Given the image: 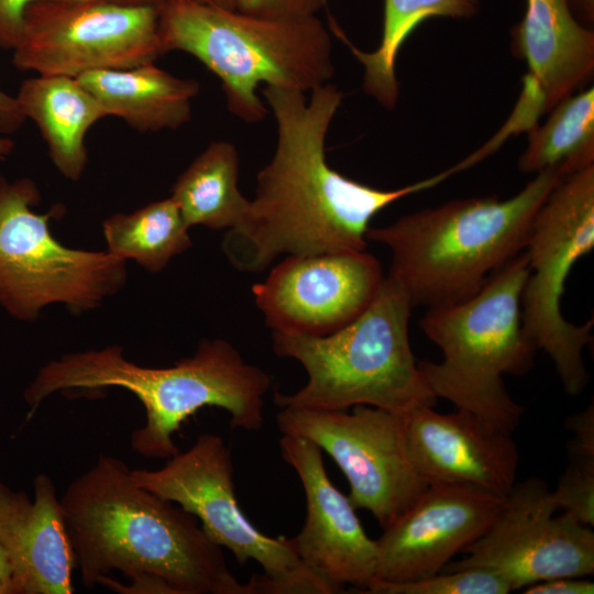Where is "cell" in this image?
Listing matches in <instances>:
<instances>
[{
    "mask_svg": "<svg viewBox=\"0 0 594 594\" xmlns=\"http://www.w3.org/2000/svg\"><path fill=\"white\" fill-rule=\"evenodd\" d=\"M306 92L264 86L276 122L274 154L222 251L232 266L258 273L276 257L365 251L372 219L393 202L430 188L448 170L398 189H380L333 169L326 139L343 92L330 82Z\"/></svg>",
    "mask_w": 594,
    "mask_h": 594,
    "instance_id": "cell-1",
    "label": "cell"
},
{
    "mask_svg": "<svg viewBox=\"0 0 594 594\" xmlns=\"http://www.w3.org/2000/svg\"><path fill=\"white\" fill-rule=\"evenodd\" d=\"M61 504L87 587L99 582L120 593L254 594L198 519L136 485L120 459L100 454L66 487Z\"/></svg>",
    "mask_w": 594,
    "mask_h": 594,
    "instance_id": "cell-2",
    "label": "cell"
},
{
    "mask_svg": "<svg viewBox=\"0 0 594 594\" xmlns=\"http://www.w3.org/2000/svg\"><path fill=\"white\" fill-rule=\"evenodd\" d=\"M271 383L230 342L205 339L193 356L161 369L127 360L119 345L65 354L38 370L23 397L33 413L55 392L124 388L139 398L146 414L144 426L131 435L132 450L144 458L168 460L179 452L174 435L204 407L228 411L232 428L260 430Z\"/></svg>",
    "mask_w": 594,
    "mask_h": 594,
    "instance_id": "cell-3",
    "label": "cell"
},
{
    "mask_svg": "<svg viewBox=\"0 0 594 594\" xmlns=\"http://www.w3.org/2000/svg\"><path fill=\"white\" fill-rule=\"evenodd\" d=\"M564 177L560 168H549L510 198L448 201L384 227H370L366 240L389 249L388 276L414 307L459 304L525 251L537 211Z\"/></svg>",
    "mask_w": 594,
    "mask_h": 594,
    "instance_id": "cell-4",
    "label": "cell"
},
{
    "mask_svg": "<svg viewBox=\"0 0 594 594\" xmlns=\"http://www.w3.org/2000/svg\"><path fill=\"white\" fill-rule=\"evenodd\" d=\"M164 54L193 55L221 81L228 110L248 123L265 119L261 85L310 92L334 76L330 33L317 16L267 19L169 0L160 9Z\"/></svg>",
    "mask_w": 594,
    "mask_h": 594,
    "instance_id": "cell-5",
    "label": "cell"
},
{
    "mask_svg": "<svg viewBox=\"0 0 594 594\" xmlns=\"http://www.w3.org/2000/svg\"><path fill=\"white\" fill-rule=\"evenodd\" d=\"M414 308L404 288L383 278L370 306L353 321L322 337L272 332L273 350L298 361L308 381L293 394H274L279 408L346 410L365 405L405 414L432 406L409 343Z\"/></svg>",
    "mask_w": 594,
    "mask_h": 594,
    "instance_id": "cell-6",
    "label": "cell"
},
{
    "mask_svg": "<svg viewBox=\"0 0 594 594\" xmlns=\"http://www.w3.org/2000/svg\"><path fill=\"white\" fill-rule=\"evenodd\" d=\"M529 273L524 251L494 273L474 296L429 308L419 322L443 353L440 363L417 361L433 395L510 436L524 408L512 398L503 377L529 372L537 350L526 337L521 320V294Z\"/></svg>",
    "mask_w": 594,
    "mask_h": 594,
    "instance_id": "cell-7",
    "label": "cell"
},
{
    "mask_svg": "<svg viewBox=\"0 0 594 594\" xmlns=\"http://www.w3.org/2000/svg\"><path fill=\"white\" fill-rule=\"evenodd\" d=\"M41 193L30 178L0 177V306L13 318L34 320L62 304L79 314L100 306L125 284V261L108 251L70 249L52 234L55 205L36 213Z\"/></svg>",
    "mask_w": 594,
    "mask_h": 594,
    "instance_id": "cell-8",
    "label": "cell"
},
{
    "mask_svg": "<svg viewBox=\"0 0 594 594\" xmlns=\"http://www.w3.org/2000/svg\"><path fill=\"white\" fill-rule=\"evenodd\" d=\"M131 476L140 487L193 514L239 564L258 563L264 573L249 580L254 594L340 592L298 558L290 539L266 536L248 519L235 496L231 451L220 436L202 433L163 468L131 470Z\"/></svg>",
    "mask_w": 594,
    "mask_h": 594,
    "instance_id": "cell-9",
    "label": "cell"
},
{
    "mask_svg": "<svg viewBox=\"0 0 594 594\" xmlns=\"http://www.w3.org/2000/svg\"><path fill=\"white\" fill-rule=\"evenodd\" d=\"M594 248V164L560 180L537 211L527 240L530 273L521 294L526 337L552 360L563 388L576 396L588 382L583 350L593 320L574 324L561 311L569 273Z\"/></svg>",
    "mask_w": 594,
    "mask_h": 594,
    "instance_id": "cell-10",
    "label": "cell"
},
{
    "mask_svg": "<svg viewBox=\"0 0 594 594\" xmlns=\"http://www.w3.org/2000/svg\"><path fill=\"white\" fill-rule=\"evenodd\" d=\"M276 422L282 435L308 439L330 455L349 482L353 507L369 510L383 529L429 486L409 458L403 414L365 405L352 413L287 407Z\"/></svg>",
    "mask_w": 594,
    "mask_h": 594,
    "instance_id": "cell-11",
    "label": "cell"
},
{
    "mask_svg": "<svg viewBox=\"0 0 594 594\" xmlns=\"http://www.w3.org/2000/svg\"><path fill=\"white\" fill-rule=\"evenodd\" d=\"M162 54L156 8L34 0L12 63L23 72L78 78L152 63Z\"/></svg>",
    "mask_w": 594,
    "mask_h": 594,
    "instance_id": "cell-12",
    "label": "cell"
},
{
    "mask_svg": "<svg viewBox=\"0 0 594 594\" xmlns=\"http://www.w3.org/2000/svg\"><path fill=\"white\" fill-rule=\"evenodd\" d=\"M558 510L551 491L538 477L515 483L484 535L441 571L486 568L512 590L558 578L594 573V532L572 513Z\"/></svg>",
    "mask_w": 594,
    "mask_h": 594,
    "instance_id": "cell-13",
    "label": "cell"
},
{
    "mask_svg": "<svg viewBox=\"0 0 594 594\" xmlns=\"http://www.w3.org/2000/svg\"><path fill=\"white\" fill-rule=\"evenodd\" d=\"M383 278L366 251L288 255L252 294L272 332L322 337L358 318Z\"/></svg>",
    "mask_w": 594,
    "mask_h": 594,
    "instance_id": "cell-14",
    "label": "cell"
},
{
    "mask_svg": "<svg viewBox=\"0 0 594 594\" xmlns=\"http://www.w3.org/2000/svg\"><path fill=\"white\" fill-rule=\"evenodd\" d=\"M505 496L477 486L432 483L376 540L375 580L400 583L440 572L498 516Z\"/></svg>",
    "mask_w": 594,
    "mask_h": 594,
    "instance_id": "cell-15",
    "label": "cell"
},
{
    "mask_svg": "<svg viewBox=\"0 0 594 594\" xmlns=\"http://www.w3.org/2000/svg\"><path fill=\"white\" fill-rule=\"evenodd\" d=\"M279 448L306 497L304 526L290 538L296 554L339 591L346 584L367 590L376 575V540L366 535L348 495L329 479L321 449L292 435L282 436Z\"/></svg>",
    "mask_w": 594,
    "mask_h": 594,
    "instance_id": "cell-16",
    "label": "cell"
},
{
    "mask_svg": "<svg viewBox=\"0 0 594 594\" xmlns=\"http://www.w3.org/2000/svg\"><path fill=\"white\" fill-rule=\"evenodd\" d=\"M403 416L409 458L429 484H468L501 496L515 485L519 452L510 435L461 408L441 414L424 405Z\"/></svg>",
    "mask_w": 594,
    "mask_h": 594,
    "instance_id": "cell-17",
    "label": "cell"
},
{
    "mask_svg": "<svg viewBox=\"0 0 594 594\" xmlns=\"http://www.w3.org/2000/svg\"><path fill=\"white\" fill-rule=\"evenodd\" d=\"M34 498L0 480V546L19 594H72L77 566L61 498L46 474L33 481Z\"/></svg>",
    "mask_w": 594,
    "mask_h": 594,
    "instance_id": "cell-18",
    "label": "cell"
},
{
    "mask_svg": "<svg viewBox=\"0 0 594 594\" xmlns=\"http://www.w3.org/2000/svg\"><path fill=\"white\" fill-rule=\"evenodd\" d=\"M512 51L528 67L526 88L539 112L581 89L594 72V33L573 14L569 0H526L510 32Z\"/></svg>",
    "mask_w": 594,
    "mask_h": 594,
    "instance_id": "cell-19",
    "label": "cell"
},
{
    "mask_svg": "<svg viewBox=\"0 0 594 594\" xmlns=\"http://www.w3.org/2000/svg\"><path fill=\"white\" fill-rule=\"evenodd\" d=\"M15 99L25 119L37 127L56 169L79 180L88 162L87 132L109 117L103 105L78 78L56 75L26 78Z\"/></svg>",
    "mask_w": 594,
    "mask_h": 594,
    "instance_id": "cell-20",
    "label": "cell"
},
{
    "mask_svg": "<svg viewBox=\"0 0 594 594\" xmlns=\"http://www.w3.org/2000/svg\"><path fill=\"white\" fill-rule=\"evenodd\" d=\"M78 80L103 105L109 117L141 132L176 130L191 119L200 85L177 77L155 62L127 69L97 70Z\"/></svg>",
    "mask_w": 594,
    "mask_h": 594,
    "instance_id": "cell-21",
    "label": "cell"
},
{
    "mask_svg": "<svg viewBox=\"0 0 594 594\" xmlns=\"http://www.w3.org/2000/svg\"><path fill=\"white\" fill-rule=\"evenodd\" d=\"M239 165L235 145L215 141L178 176L170 197L189 228L230 230L238 224L249 204L239 189Z\"/></svg>",
    "mask_w": 594,
    "mask_h": 594,
    "instance_id": "cell-22",
    "label": "cell"
},
{
    "mask_svg": "<svg viewBox=\"0 0 594 594\" xmlns=\"http://www.w3.org/2000/svg\"><path fill=\"white\" fill-rule=\"evenodd\" d=\"M479 8V0H384L382 36L372 52L355 47L336 23L332 31L363 65L365 94L384 108L393 110L399 96L396 61L408 36L429 18H469Z\"/></svg>",
    "mask_w": 594,
    "mask_h": 594,
    "instance_id": "cell-23",
    "label": "cell"
},
{
    "mask_svg": "<svg viewBox=\"0 0 594 594\" xmlns=\"http://www.w3.org/2000/svg\"><path fill=\"white\" fill-rule=\"evenodd\" d=\"M548 120L530 127L527 147L518 160L521 173L560 168L569 176L594 164V88L559 101Z\"/></svg>",
    "mask_w": 594,
    "mask_h": 594,
    "instance_id": "cell-24",
    "label": "cell"
},
{
    "mask_svg": "<svg viewBox=\"0 0 594 594\" xmlns=\"http://www.w3.org/2000/svg\"><path fill=\"white\" fill-rule=\"evenodd\" d=\"M189 229L172 197L113 215L102 224L109 253L153 273L191 246Z\"/></svg>",
    "mask_w": 594,
    "mask_h": 594,
    "instance_id": "cell-25",
    "label": "cell"
},
{
    "mask_svg": "<svg viewBox=\"0 0 594 594\" xmlns=\"http://www.w3.org/2000/svg\"><path fill=\"white\" fill-rule=\"evenodd\" d=\"M371 594H507L509 584L495 572L480 566L440 571L414 581L389 583L374 580Z\"/></svg>",
    "mask_w": 594,
    "mask_h": 594,
    "instance_id": "cell-26",
    "label": "cell"
},
{
    "mask_svg": "<svg viewBox=\"0 0 594 594\" xmlns=\"http://www.w3.org/2000/svg\"><path fill=\"white\" fill-rule=\"evenodd\" d=\"M557 509L572 513L582 524L594 525V457L569 454V465L551 491Z\"/></svg>",
    "mask_w": 594,
    "mask_h": 594,
    "instance_id": "cell-27",
    "label": "cell"
},
{
    "mask_svg": "<svg viewBox=\"0 0 594 594\" xmlns=\"http://www.w3.org/2000/svg\"><path fill=\"white\" fill-rule=\"evenodd\" d=\"M327 0H239L237 10L267 19H305L315 16Z\"/></svg>",
    "mask_w": 594,
    "mask_h": 594,
    "instance_id": "cell-28",
    "label": "cell"
},
{
    "mask_svg": "<svg viewBox=\"0 0 594 594\" xmlns=\"http://www.w3.org/2000/svg\"><path fill=\"white\" fill-rule=\"evenodd\" d=\"M34 0H0V48L13 51L20 42L23 16Z\"/></svg>",
    "mask_w": 594,
    "mask_h": 594,
    "instance_id": "cell-29",
    "label": "cell"
},
{
    "mask_svg": "<svg viewBox=\"0 0 594 594\" xmlns=\"http://www.w3.org/2000/svg\"><path fill=\"white\" fill-rule=\"evenodd\" d=\"M565 427L573 432L569 443V454L594 457V406L570 416Z\"/></svg>",
    "mask_w": 594,
    "mask_h": 594,
    "instance_id": "cell-30",
    "label": "cell"
},
{
    "mask_svg": "<svg viewBox=\"0 0 594 594\" xmlns=\"http://www.w3.org/2000/svg\"><path fill=\"white\" fill-rule=\"evenodd\" d=\"M521 592L525 594H592L594 583L582 578H558L530 584Z\"/></svg>",
    "mask_w": 594,
    "mask_h": 594,
    "instance_id": "cell-31",
    "label": "cell"
},
{
    "mask_svg": "<svg viewBox=\"0 0 594 594\" xmlns=\"http://www.w3.org/2000/svg\"><path fill=\"white\" fill-rule=\"evenodd\" d=\"M25 120L15 97L0 88V135H11L23 125Z\"/></svg>",
    "mask_w": 594,
    "mask_h": 594,
    "instance_id": "cell-32",
    "label": "cell"
},
{
    "mask_svg": "<svg viewBox=\"0 0 594 594\" xmlns=\"http://www.w3.org/2000/svg\"><path fill=\"white\" fill-rule=\"evenodd\" d=\"M0 594H19L9 558L0 546Z\"/></svg>",
    "mask_w": 594,
    "mask_h": 594,
    "instance_id": "cell-33",
    "label": "cell"
},
{
    "mask_svg": "<svg viewBox=\"0 0 594 594\" xmlns=\"http://www.w3.org/2000/svg\"><path fill=\"white\" fill-rule=\"evenodd\" d=\"M573 14L586 28L594 23V0H569Z\"/></svg>",
    "mask_w": 594,
    "mask_h": 594,
    "instance_id": "cell-34",
    "label": "cell"
},
{
    "mask_svg": "<svg viewBox=\"0 0 594 594\" xmlns=\"http://www.w3.org/2000/svg\"><path fill=\"white\" fill-rule=\"evenodd\" d=\"M58 1H81V2H102L125 7H151L161 9L168 0H58Z\"/></svg>",
    "mask_w": 594,
    "mask_h": 594,
    "instance_id": "cell-35",
    "label": "cell"
},
{
    "mask_svg": "<svg viewBox=\"0 0 594 594\" xmlns=\"http://www.w3.org/2000/svg\"><path fill=\"white\" fill-rule=\"evenodd\" d=\"M183 1L213 6V7H219V8L230 9V10H237L239 0H183Z\"/></svg>",
    "mask_w": 594,
    "mask_h": 594,
    "instance_id": "cell-36",
    "label": "cell"
},
{
    "mask_svg": "<svg viewBox=\"0 0 594 594\" xmlns=\"http://www.w3.org/2000/svg\"><path fill=\"white\" fill-rule=\"evenodd\" d=\"M14 145V142L9 136L0 135V162L12 153Z\"/></svg>",
    "mask_w": 594,
    "mask_h": 594,
    "instance_id": "cell-37",
    "label": "cell"
}]
</instances>
